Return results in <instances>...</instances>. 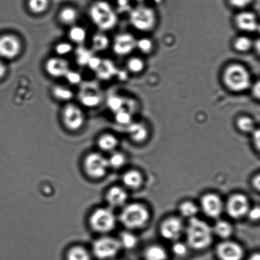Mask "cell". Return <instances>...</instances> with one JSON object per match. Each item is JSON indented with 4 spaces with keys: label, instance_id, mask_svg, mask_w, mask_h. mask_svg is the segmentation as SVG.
<instances>
[{
    "label": "cell",
    "instance_id": "cell-1",
    "mask_svg": "<svg viewBox=\"0 0 260 260\" xmlns=\"http://www.w3.org/2000/svg\"><path fill=\"white\" fill-rule=\"evenodd\" d=\"M184 233L188 248L196 251L205 250L212 244L214 234L212 228L197 217L188 220Z\"/></svg>",
    "mask_w": 260,
    "mask_h": 260
},
{
    "label": "cell",
    "instance_id": "cell-2",
    "mask_svg": "<svg viewBox=\"0 0 260 260\" xmlns=\"http://www.w3.org/2000/svg\"><path fill=\"white\" fill-rule=\"evenodd\" d=\"M224 85L229 90L241 93L251 86V78L248 69L240 63H234L226 66L222 75Z\"/></svg>",
    "mask_w": 260,
    "mask_h": 260
},
{
    "label": "cell",
    "instance_id": "cell-3",
    "mask_svg": "<svg viewBox=\"0 0 260 260\" xmlns=\"http://www.w3.org/2000/svg\"><path fill=\"white\" fill-rule=\"evenodd\" d=\"M149 219V210L144 205L139 203H130L124 206L119 216L121 223L130 231L145 228Z\"/></svg>",
    "mask_w": 260,
    "mask_h": 260
},
{
    "label": "cell",
    "instance_id": "cell-4",
    "mask_svg": "<svg viewBox=\"0 0 260 260\" xmlns=\"http://www.w3.org/2000/svg\"><path fill=\"white\" fill-rule=\"evenodd\" d=\"M91 21L103 30L113 29L118 23V16L113 7L105 1H98L90 9Z\"/></svg>",
    "mask_w": 260,
    "mask_h": 260
},
{
    "label": "cell",
    "instance_id": "cell-5",
    "mask_svg": "<svg viewBox=\"0 0 260 260\" xmlns=\"http://www.w3.org/2000/svg\"><path fill=\"white\" fill-rule=\"evenodd\" d=\"M89 221L91 229L96 233L102 234L113 231L117 223L113 211L108 208L96 209L91 214Z\"/></svg>",
    "mask_w": 260,
    "mask_h": 260
},
{
    "label": "cell",
    "instance_id": "cell-6",
    "mask_svg": "<svg viewBox=\"0 0 260 260\" xmlns=\"http://www.w3.org/2000/svg\"><path fill=\"white\" fill-rule=\"evenodd\" d=\"M129 21L132 26L140 31L149 32L156 24V15L150 8L138 7L130 14Z\"/></svg>",
    "mask_w": 260,
    "mask_h": 260
},
{
    "label": "cell",
    "instance_id": "cell-7",
    "mask_svg": "<svg viewBox=\"0 0 260 260\" xmlns=\"http://www.w3.org/2000/svg\"><path fill=\"white\" fill-rule=\"evenodd\" d=\"M109 168L108 158L100 153H90L84 160L85 172L92 179L99 180L105 177Z\"/></svg>",
    "mask_w": 260,
    "mask_h": 260
},
{
    "label": "cell",
    "instance_id": "cell-8",
    "mask_svg": "<svg viewBox=\"0 0 260 260\" xmlns=\"http://www.w3.org/2000/svg\"><path fill=\"white\" fill-rule=\"evenodd\" d=\"M121 248L118 239L111 237L104 236L94 242L93 253L99 259H110L114 258Z\"/></svg>",
    "mask_w": 260,
    "mask_h": 260
},
{
    "label": "cell",
    "instance_id": "cell-9",
    "mask_svg": "<svg viewBox=\"0 0 260 260\" xmlns=\"http://www.w3.org/2000/svg\"><path fill=\"white\" fill-rule=\"evenodd\" d=\"M250 208L248 198L242 193H236L232 195L228 199L225 206L228 215L235 220H240L247 216Z\"/></svg>",
    "mask_w": 260,
    "mask_h": 260
},
{
    "label": "cell",
    "instance_id": "cell-10",
    "mask_svg": "<svg viewBox=\"0 0 260 260\" xmlns=\"http://www.w3.org/2000/svg\"><path fill=\"white\" fill-rule=\"evenodd\" d=\"M184 224L178 216H170L160 223L159 233L166 240L177 241L185 231Z\"/></svg>",
    "mask_w": 260,
    "mask_h": 260
},
{
    "label": "cell",
    "instance_id": "cell-11",
    "mask_svg": "<svg viewBox=\"0 0 260 260\" xmlns=\"http://www.w3.org/2000/svg\"><path fill=\"white\" fill-rule=\"evenodd\" d=\"M62 120L69 130L76 132L80 130L85 122V116L80 108L73 104L65 106L62 111Z\"/></svg>",
    "mask_w": 260,
    "mask_h": 260
},
{
    "label": "cell",
    "instance_id": "cell-12",
    "mask_svg": "<svg viewBox=\"0 0 260 260\" xmlns=\"http://www.w3.org/2000/svg\"><path fill=\"white\" fill-rule=\"evenodd\" d=\"M22 43L14 35L7 34L0 37V58L12 60L22 52Z\"/></svg>",
    "mask_w": 260,
    "mask_h": 260
},
{
    "label": "cell",
    "instance_id": "cell-13",
    "mask_svg": "<svg viewBox=\"0 0 260 260\" xmlns=\"http://www.w3.org/2000/svg\"><path fill=\"white\" fill-rule=\"evenodd\" d=\"M203 212L208 217L216 219L220 217L225 208L221 198L215 193H207L201 200Z\"/></svg>",
    "mask_w": 260,
    "mask_h": 260
},
{
    "label": "cell",
    "instance_id": "cell-14",
    "mask_svg": "<svg viewBox=\"0 0 260 260\" xmlns=\"http://www.w3.org/2000/svg\"><path fill=\"white\" fill-rule=\"evenodd\" d=\"M216 254L219 260H243L244 251L236 242L225 240L216 246Z\"/></svg>",
    "mask_w": 260,
    "mask_h": 260
},
{
    "label": "cell",
    "instance_id": "cell-15",
    "mask_svg": "<svg viewBox=\"0 0 260 260\" xmlns=\"http://www.w3.org/2000/svg\"><path fill=\"white\" fill-rule=\"evenodd\" d=\"M137 40L129 33H122L117 36L113 43V50L119 56H125L131 53L136 48Z\"/></svg>",
    "mask_w": 260,
    "mask_h": 260
},
{
    "label": "cell",
    "instance_id": "cell-16",
    "mask_svg": "<svg viewBox=\"0 0 260 260\" xmlns=\"http://www.w3.org/2000/svg\"><path fill=\"white\" fill-rule=\"evenodd\" d=\"M46 71L53 78L65 77L70 70V63L64 58L52 57L46 62Z\"/></svg>",
    "mask_w": 260,
    "mask_h": 260
},
{
    "label": "cell",
    "instance_id": "cell-17",
    "mask_svg": "<svg viewBox=\"0 0 260 260\" xmlns=\"http://www.w3.org/2000/svg\"><path fill=\"white\" fill-rule=\"evenodd\" d=\"M236 26L242 31L254 32L259 30V25L256 15L251 12H244L236 15Z\"/></svg>",
    "mask_w": 260,
    "mask_h": 260
},
{
    "label": "cell",
    "instance_id": "cell-18",
    "mask_svg": "<svg viewBox=\"0 0 260 260\" xmlns=\"http://www.w3.org/2000/svg\"><path fill=\"white\" fill-rule=\"evenodd\" d=\"M128 195L124 188L114 186L109 189L106 194V200L112 208L121 207L125 205Z\"/></svg>",
    "mask_w": 260,
    "mask_h": 260
},
{
    "label": "cell",
    "instance_id": "cell-19",
    "mask_svg": "<svg viewBox=\"0 0 260 260\" xmlns=\"http://www.w3.org/2000/svg\"><path fill=\"white\" fill-rule=\"evenodd\" d=\"M123 184L129 189L136 190L141 187L144 182V177L139 171L131 170L127 171L122 178Z\"/></svg>",
    "mask_w": 260,
    "mask_h": 260
},
{
    "label": "cell",
    "instance_id": "cell-20",
    "mask_svg": "<svg viewBox=\"0 0 260 260\" xmlns=\"http://www.w3.org/2000/svg\"><path fill=\"white\" fill-rule=\"evenodd\" d=\"M128 132L133 141L137 143L144 142L149 135L147 128L141 123L129 124Z\"/></svg>",
    "mask_w": 260,
    "mask_h": 260
},
{
    "label": "cell",
    "instance_id": "cell-21",
    "mask_svg": "<svg viewBox=\"0 0 260 260\" xmlns=\"http://www.w3.org/2000/svg\"><path fill=\"white\" fill-rule=\"evenodd\" d=\"M213 229V234L224 240H228L233 236L234 228L229 221L219 220L216 221Z\"/></svg>",
    "mask_w": 260,
    "mask_h": 260
},
{
    "label": "cell",
    "instance_id": "cell-22",
    "mask_svg": "<svg viewBox=\"0 0 260 260\" xmlns=\"http://www.w3.org/2000/svg\"><path fill=\"white\" fill-rule=\"evenodd\" d=\"M145 260H167L168 253L162 246L153 244L148 246L144 251Z\"/></svg>",
    "mask_w": 260,
    "mask_h": 260
},
{
    "label": "cell",
    "instance_id": "cell-23",
    "mask_svg": "<svg viewBox=\"0 0 260 260\" xmlns=\"http://www.w3.org/2000/svg\"><path fill=\"white\" fill-rule=\"evenodd\" d=\"M118 140L112 134H104L99 138L98 145L103 151L113 152L118 145Z\"/></svg>",
    "mask_w": 260,
    "mask_h": 260
},
{
    "label": "cell",
    "instance_id": "cell-24",
    "mask_svg": "<svg viewBox=\"0 0 260 260\" xmlns=\"http://www.w3.org/2000/svg\"><path fill=\"white\" fill-rule=\"evenodd\" d=\"M178 210L180 215L183 217L188 218V220L196 217L199 212L198 206L196 205V203L190 201H183L180 204Z\"/></svg>",
    "mask_w": 260,
    "mask_h": 260
},
{
    "label": "cell",
    "instance_id": "cell-25",
    "mask_svg": "<svg viewBox=\"0 0 260 260\" xmlns=\"http://www.w3.org/2000/svg\"><path fill=\"white\" fill-rule=\"evenodd\" d=\"M78 18V11L73 7H66L61 10L59 14L60 22L67 25L75 24Z\"/></svg>",
    "mask_w": 260,
    "mask_h": 260
},
{
    "label": "cell",
    "instance_id": "cell-26",
    "mask_svg": "<svg viewBox=\"0 0 260 260\" xmlns=\"http://www.w3.org/2000/svg\"><path fill=\"white\" fill-rule=\"evenodd\" d=\"M118 240L120 243L121 248L128 249V250L134 249L137 246L138 242H139L137 237L129 231L123 232L120 234Z\"/></svg>",
    "mask_w": 260,
    "mask_h": 260
},
{
    "label": "cell",
    "instance_id": "cell-27",
    "mask_svg": "<svg viewBox=\"0 0 260 260\" xmlns=\"http://www.w3.org/2000/svg\"><path fill=\"white\" fill-rule=\"evenodd\" d=\"M67 260H91V256L85 248L76 246L68 251Z\"/></svg>",
    "mask_w": 260,
    "mask_h": 260
},
{
    "label": "cell",
    "instance_id": "cell-28",
    "mask_svg": "<svg viewBox=\"0 0 260 260\" xmlns=\"http://www.w3.org/2000/svg\"><path fill=\"white\" fill-rule=\"evenodd\" d=\"M253 43L250 38L239 37L234 41L233 47L237 52L245 53L249 52L253 47Z\"/></svg>",
    "mask_w": 260,
    "mask_h": 260
},
{
    "label": "cell",
    "instance_id": "cell-29",
    "mask_svg": "<svg viewBox=\"0 0 260 260\" xmlns=\"http://www.w3.org/2000/svg\"><path fill=\"white\" fill-rule=\"evenodd\" d=\"M87 33L83 27L74 25L69 32V37L73 42L81 44L85 42Z\"/></svg>",
    "mask_w": 260,
    "mask_h": 260
},
{
    "label": "cell",
    "instance_id": "cell-30",
    "mask_svg": "<svg viewBox=\"0 0 260 260\" xmlns=\"http://www.w3.org/2000/svg\"><path fill=\"white\" fill-rule=\"evenodd\" d=\"M50 0H29L28 7L30 11L35 14H43L49 7Z\"/></svg>",
    "mask_w": 260,
    "mask_h": 260
},
{
    "label": "cell",
    "instance_id": "cell-31",
    "mask_svg": "<svg viewBox=\"0 0 260 260\" xmlns=\"http://www.w3.org/2000/svg\"><path fill=\"white\" fill-rule=\"evenodd\" d=\"M236 125L241 132L252 133L255 129L253 119L250 117L243 116L237 119Z\"/></svg>",
    "mask_w": 260,
    "mask_h": 260
},
{
    "label": "cell",
    "instance_id": "cell-32",
    "mask_svg": "<svg viewBox=\"0 0 260 260\" xmlns=\"http://www.w3.org/2000/svg\"><path fill=\"white\" fill-rule=\"evenodd\" d=\"M52 93L55 98L60 101H70L74 98L73 91L63 86H56L53 88Z\"/></svg>",
    "mask_w": 260,
    "mask_h": 260
},
{
    "label": "cell",
    "instance_id": "cell-33",
    "mask_svg": "<svg viewBox=\"0 0 260 260\" xmlns=\"http://www.w3.org/2000/svg\"><path fill=\"white\" fill-rule=\"evenodd\" d=\"M109 45V40L108 37L103 34H98L94 36L92 40V47L96 52H103L107 49Z\"/></svg>",
    "mask_w": 260,
    "mask_h": 260
},
{
    "label": "cell",
    "instance_id": "cell-34",
    "mask_svg": "<svg viewBox=\"0 0 260 260\" xmlns=\"http://www.w3.org/2000/svg\"><path fill=\"white\" fill-rule=\"evenodd\" d=\"M109 167L114 169H120L126 163V157L123 153L119 152H112L110 157L108 158Z\"/></svg>",
    "mask_w": 260,
    "mask_h": 260
},
{
    "label": "cell",
    "instance_id": "cell-35",
    "mask_svg": "<svg viewBox=\"0 0 260 260\" xmlns=\"http://www.w3.org/2000/svg\"><path fill=\"white\" fill-rule=\"evenodd\" d=\"M145 63L144 60L139 57H132L129 58L127 62V68L129 72L134 74H139L144 70Z\"/></svg>",
    "mask_w": 260,
    "mask_h": 260
},
{
    "label": "cell",
    "instance_id": "cell-36",
    "mask_svg": "<svg viewBox=\"0 0 260 260\" xmlns=\"http://www.w3.org/2000/svg\"><path fill=\"white\" fill-rule=\"evenodd\" d=\"M81 103L88 108H95L100 104V96L94 93H85L81 96Z\"/></svg>",
    "mask_w": 260,
    "mask_h": 260
},
{
    "label": "cell",
    "instance_id": "cell-37",
    "mask_svg": "<svg viewBox=\"0 0 260 260\" xmlns=\"http://www.w3.org/2000/svg\"><path fill=\"white\" fill-rule=\"evenodd\" d=\"M188 248H189L187 244L177 241L173 244L172 250L176 256L183 258L187 255Z\"/></svg>",
    "mask_w": 260,
    "mask_h": 260
},
{
    "label": "cell",
    "instance_id": "cell-38",
    "mask_svg": "<svg viewBox=\"0 0 260 260\" xmlns=\"http://www.w3.org/2000/svg\"><path fill=\"white\" fill-rule=\"evenodd\" d=\"M136 48L142 53H149L152 50L153 43L149 38H143L137 41Z\"/></svg>",
    "mask_w": 260,
    "mask_h": 260
},
{
    "label": "cell",
    "instance_id": "cell-39",
    "mask_svg": "<svg viewBox=\"0 0 260 260\" xmlns=\"http://www.w3.org/2000/svg\"><path fill=\"white\" fill-rule=\"evenodd\" d=\"M108 104L109 108L112 111H114V113H117V112L123 109L124 101L123 99L119 98L118 96H112L109 99Z\"/></svg>",
    "mask_w": 260,
    "mask_h": 260
},
{
    "label": "cell",
    "instance_id": "cell-40",
    "mask_svg": "<svg viewBox=\"0 0 260 260\" xmlns=\"http://www.w3.org/2000/svg\"><path fill=\"white\" fill-rule=\"evenodd\" d=\"M115 118L117 123L123 124V125H128V124L131 123V114L129 112L123 110V109H121V110L116 113Z\"/></svg>",
    "mask_w": 260,
    "mask_h": 260
},
{
    "label": "cell",
    "instance_id": "cell-41",
    "mask_svg": "<svg viewBox=\"0 0 260 260\" xmlns=\"http://www.w3.org/2000/svg\"><path fill=\"white\" fill-rule=\"evenodd\" d=\"M73 45L70 43L61 42L55 46V52L58 55L65 56L73 52Z\"/></svg>",
    "mask_w": 260,
    "mask_h": 260
},
{
    "label": "cell",
    "instance_id": "cell-42",
    "mask_svg": "<svg viewBox=\"0 0 260 260\" xmlns=\"http://www.w3.org/2000/svg\"><path fill=\"white\" fill-rule=\"evenodd\" d=\"M65 77L67 79L68 82L73 84V85H77L82 80L80 74L74 71L70 70L69 71Z\"/></svg>",
    "mask_w": 260,
    "mask_h": 260
},
{
    "label": "cell",
    "instance_id": "cell-43",
    "mask_svg": "<svg viewBox=\"0 0 260 260\" xmlns=\"http://www.w3.org/2000/svg\"><path fill=\"white\" fill-rule=\"evenodd\" d=\"M247 216H248L249 220L254 222L258 221L260 218V208L259 206H254L253 208H250L248 211Z\"/></svg>",
    "mask_w": 260,
    "mask_h": 260
},
{
    "label": "cell",
    "instance_id": "cell-44",
    "mask_svg": "<svg viewBox=\"0 0 260 260\" xmlns=\"http://www.w3.org/2000/svg\"><path fill=\"white\" fill-rule=\"evenodd\" d=\"M102 61L100 58L95 57H91L89 60L88 64L91 70H96L100 67Z\"/></svg>",
    "mask_w": 260,
    "mask_h": 260
},
{
    "label": "cell",
    "instance_id": "cell-45",
    "mask_svg": "<svg viewBox=\"0 0 260 260\" xmlns=\"http://www.w3.org/2000/svg\"><path fill=\"white\" fill-rule=\"evenodd\" d=\"M253 142L254 147L257 150H259L260 148V132L259 129H255L253 132Z\"/></svg>",
    "mask_w": 260,
    "mask_h": 260
},
{
    "label": "cell",
    "instance_id": "cell-46",
    "mask_svg": "<svg viewBox=\"0 0 260 260\" xmlns=\"http://www.w3.org/2000/svg\"><path fill=\"white\" fill-rule=\"evenodd\" d=\"M250 1L251 0H230L231 4L239 9L246 7Z\"/></svg>",
    "mask_w": 260,
    "mask_h": 260
},
{
    "label": "cell",
    "instance_id": "cell-47",
    "mask_svg": "<svg viewBox=\"0 0 260 260\" xmlns=\"http://www.w3.org/2000/svg\"><path fill=\"white\" fill-rule=\"evenodd\" d=\"M252 93H253L254 98L257 100H259L260 98V84L259 81H257V82L254 84L252 88Z\"/></svg>",
    "mask_w": 260,
    "mask_h": 260
},
{
    "label": "cell",
    "instance_id": "cell-48",
    "mask_svg": "<svg viewBox=\"0 0 260 260\" xmlns=\"http://www.w3.org/2000/svg\"><path fill=\"white\" fill-rule=\"evenodd\" d=\"M252 185H253V188L257 191H259L260 190V175L259 174H257L256 176L253 178L252 180Z\"/></svg>",
    "mask_w": 260,
    "mask_h": 260
},
{
    "label": "cell",
    "instance_id": "cell-49",
    "mask_svg": "<svg viewBox=\"0 0 260 260\" xmlns=\"http://www.w3.org/2000/svg\"><path fill=\"white\" fill-rule=\"evenodd\" d=\"M7 72V66L2 60H0V79L4 78L6 75Z\"/></svg>",
    "mask_w": 260,
    "mask_h": 260
},
{
    "label": "cell",
    "instance_id": "cell-50",
    "mask_svg": "<svg viewBox=\"0 0 260 260\" xmlns=\"http://www.w3.org/2000/svg\"><path fill=\"white\" fill-rule=\"evenodd\" d=\"M247 260H260V254L258 252L252 254L251 256L249 257V258Z\"/></svg>",
    "mask_w": 260,
    "mask_h": 260
},
{
    "label": "cell",
    "instance_id": "cell-51",
    "mask_svg": "<svg viewBox=\"0 0 260 260\" xmlns=\"http://www.w3.org/2000/svg\"><path fill=\"white\" fill-rule=\"evenodd\" d=\"M139 1H140V0H139Z\"/></svg>",
    "mask_w": 260,
    "mask_h": 260
}]
</instances>
